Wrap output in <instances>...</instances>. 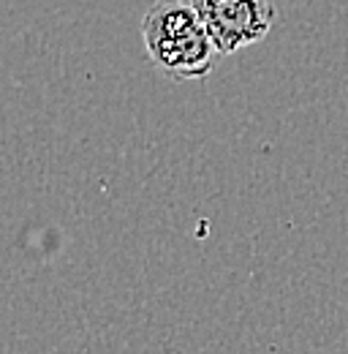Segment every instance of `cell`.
I'll use <instances>...</instances> for the list:
<instances>
[{"mask_svg": "<svg viewBox=\"0 0 348 354\" xmlns=\"http://www.w3.org/2000/svg\"><path fill=\"white\" fill-rule=\"evenodd\" d=\"M142 41L150 63L177 82L210 77L220 60L204 22L185 0L153 3L142 17Z\"/></svg>", "mask_w": 348, "mask_h": 354, "instance_id": "6da1fadb", "label": "cell"}, {"mask_svg": "<svg viewBox=\"0 0 348 354\" xmlns=\"http://www.w3.org/2000/svg\"><path fill=\"white\" fill-rule=\"evenodd\" d=\"M204 22L220 57L267 39L278 11L269 0H185Z\"/></svg>", "mask_w": 348, "mask_h": 354, "instance_id": "7a4b0ae2", "label": "cell"}]
</instances>
